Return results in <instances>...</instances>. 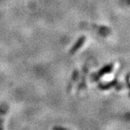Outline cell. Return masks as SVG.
<instances>
[{
    "instance_id": "2",
    "label": "cell",
    "mask_w": 130,
    "mask_h": 130,
    "mask_svg": "<svg viewBox=\"0 0 130 130\" xmlns=\"http://www.w3.org/2000/svg\"><path fill=\"white\" fill-rule=\"evenodd\" d=\"M85 41H86V37L84 36H80L77 40V41L74 43V44L72 46V47L70 48L69 54H70V55H74L77 51L79 50L82 48V46H83L84 43H85Z\"/></svg>"
},
{
    "instance_id": "6",
    "label": "cell",
    "mask_w": 130,
    "mask_h": 130,
    "mask_svg": "<svg viewBox=\"0 0 130 130\" xmlns=\"http://www.w3.org/2000/svg\"><path fill=\"white\" fill-rule=\"evenodd\" d=\"M116 83H117L116 80L114 79V80H113L111 83H108L107 84L100 83L98 85V88L101 89V90H108V89H109L110 88H111L112 86H113L114 85H116Z\"/></svg>"
},
{
    "instance_id": "5",
    "label": "cell",
    "mask_w": 130,
    "mask_h": 130,
    "mask_svg": "<svg viewBox=\"0 0 130 130\" xmlns=\"http://www.w3.org/2000/svg\"><path fill=\"white\" fill-rule=\"evenodd\" d=\"M9 106L6 103H2L0 106V130H3V123H4V117L7 112L8 111Z\"/></svg>"
},
{
    "instance_id": "4",
    "label": "cell",
    "mask_w": 130,
    "mask_h": 130,
    "mask_svg": "<svg viewBox=\"0 0 130 130\" xmlns=\"http://www.w3.org/2000/svg\"><path fill=\"white\" fill-rule=\"evenodd\" d=\"M79 76V71H78L77 69H75V70L73 71V72L72 73L71 78H70V82H69L68 85H67V91H68V92H70V91H71V90L72 89L73 85H74V84L77 83V81L78 80Z\"/></svg>"
},
{
    "instance_id": "3",
    "label": "cell",
    "mask_w": 130,
    "mask_h": 130,
    "mask_svg": "<svg viewBox=\"0 0 130 130\" xmlns=\"http://www.w3.org/2000/svg\"><path fill=\"white\" fill-rule=\"evenodd\" d=\"M88 73V69L87 65H85L83 67V74L80 77V81H79V84L77 85V91L79 92L81 90H83L86 87V77H87V74Z\"/></svg>"
},
{
    "instance_id": "1",
    "label": "cell",
    "mask_w": 130,
    "mask_h": 130,
    "mask_svg": "<svg viewBox=\"0 0 130 130\" xmlns=\"http://www.w3.org/2000/svg\"><path fill=\"white\" fill-rule=\"evenodd\" d=\"M113 67V64H112V63L106 65V66H104V67H102V68L99 70L98 72H96V73H93V74H92L91 79H92V80H93V82L98 81L101 77H102L103 76H104V74L110 73L112 71Z\"/></svg>"
}]
</instances>
